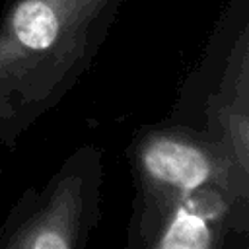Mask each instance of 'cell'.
Returning a JSON list of instances; mask_svg holds the SVG:
<instances>
[{
  "instance_id": "obj_2",
  "label": "cell",
  "mask_w": 249,
  "mask_h": 249,
  "mask_svg": "<svg viewBox=\"0 0 249 249\" xmlns=\"http://www.w3.org/2000/svg\"><path fill=\"white\" fill-rule=\"evenodd\" d=\"M124 0H6L0 12V146L53 111L93 66Z\"/></svg>"
},
{
  "instance_id": "obj_1",
  "label": "cell",
  "mask_w": 249,
  "mask_h": 249,
  "mask_svg": "<svg viewBox=\"0 0 249 249\" xmlns=\"http://www.w3.org/2000/svg\"><path fill=\"white\" fill-rule=\"evenodd\" d=\"M134 198L128 249H224L249 233V187L195 124L140 128L128 148Z\"/></svg>"
},
{
  "instance_id": "obj_4",
  "label": "cell",
  "mask_w": 249,
  "mask_h": 249,
  "mask_svg": "<svg viewBox=\"0 0 249 249\" xmlns=\"http://www.w3.org/2000/svg\"><path fill=\"white\" fill-rule=\"evenodd\" d=\"M103 150L70 152L43 187H27L0 226V249H84L101 220Z\"/></svg>"
},
{
  "instance_id": "obj_3",
  "label": "cell",
  "mask_w": 249,
  "mask_h": 249,
  "mask_svg": "<svg viewBox=\"0 0 249 249\" xmlns=\"http://www.w3.org/2000/svg\"><path fill=\"white\" fill-rule=\"evenodd\" d=\"M249 0H230L195 74L185 80L171 121L200 128L249 187Z\"/></svg>"
}]
</instances>
